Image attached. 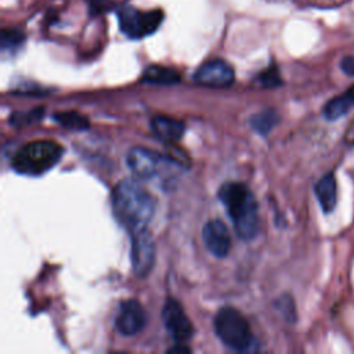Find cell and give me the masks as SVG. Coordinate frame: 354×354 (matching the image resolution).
Instances as JSON below:
<instances>
[{"label":"cell","mask_w":354,"mask_h":354,"mask_svg":"<svg viewBox=\"0 0 354 354\" xmlns=\"http://www.w3.org/2000/svg\"><path fill=\"white\" fill-rule=\"evenodd\" d=\"M145 319V311L137 300H124L116 313L115 326L122 335L133 336L144 328Z\"/></svg>","instance_id":"30bf717a"},{"label":"cell","mask_w":354,"mask_h":354,"mask_svg":"<svg viewBox=\"0 0 354 354\" xmlns=\"http://www.w3.org/2000/svg\"><path fill=\"white\" fill-rule=\"evenodd\" d=\"M151 129L153 134L165 142H174L180 140L184 133L183 122L163 115L151 119Z\"/></svg>","instance_id":"7c38bea8"},{"label":"cell","mask_w":354,"mask_h":354,"mask_svg":"<svg viewBox=\"0 0 354 354\" xmlns=\"http://www.w3.org/2000/svg\"><path fill=\"white\" fill-rule=\"evenodd\" d=\"M126 162L129 169L141 180L145 181H159L166 184V176H170L178 163L167 156L160 155L156 151L134 147L127 152Z\"/></svg>","instance_id":"277c9868"},{"label":"cell","mask_w":354,"mask_h":354,"mask_svg":"<svg viewBox=\"0 0 354 354\" xmlns=\"http://www.w3.org/2000/svg\"><path fill=\"white\" fill-rule=\"evenodd\" d=\"M62 147L50 140H36L22 145L12 156V169L25 176H40L58 163Z\"/></svg>","instance_id":"3957f363"},{"label":"cell","mask_w":354,"mask_h":354,"mask_svg":"<svg viewBox=\"0 0 354 354\" xmlns=\"http://www.w3.org/2000/svg\"><path fill=\"white\" fill-rule=\"evenodd\" d=\"M279 116L274 109L261 111L250 118V126L260 134H268L278 123Z\"/></svg>","instance_id":"2e32d148"},{"label":"cell","mask_w":354,"mask_h":354,"mask_svg":"<svg viewBox=\"0 0 354 354\" xmlns=\"http://www.w3.org/2000/svg\"><path fill=\"white\" fill-rule=\"evenodd\" d=\"M259 80L264 87H275V86L281 84V77H279L278 69L275 66H271V68L263 71L259 76Z\"/></svg>","instance_id":"ffe728a7"},{"label":"cell","mask_w":354,"mask_h":354,"mask_svg":"<svg viewBox=\"0 0 354 354\" xmlns=\"http://www.w3.org/2000/svg\"><path fill=\"white\" fill-rule=\"evenodd\" d=\"M54 119L68 127V129H77V130H83V129H87L88 127V120L77 113V112H61V113H55L54 115Z\"/></svg>","instance_id":"e0dca14e"},{"label":"cell","mask_w":354,"mask_h":354,"mask_svg":"<svg viewBox=\"0 0 354 354\" xmlns=\"http://www.w3.org/2000/svg\"><path fill=\"white\" fill-rule=\"evenodd\" d=\"M214 332L230 348L245 351L252 346L253 336L245 317L232 307H223L214 317Z\"/></svg>","instance_id":"5b68a950"},{"label":"cell","mask_w":354,"mask_h":354,"mask_svg":"<svg viewBox=\"0 0 354 354\" xmlns=\"http://www.w3.org/2000/svg\"><path fill=\"white\" fill-rule=\"evenodd\" d=\"M162 319L170 336L178 343L188 340L194 335V326L189 318L184 313L181 304L174 299H169L165 303Z\"/></svg>","instance_id":"ba28073f"},{"label":"cell","mask_w":354,"mask_h":354,"mask_svg":"<svg viewBox=\"0 0 354 354\" xmlns=\"http://www.w3.org/2000/svg\"><path fill=\"white\" fill-rule=\"evenodd\" d=\"M111 7V0H90V12L100 14Z\"/></svg>","instance_id":"44dd1931"},{"label":"cell","mask_w":354,"mask_h":354,"mask_svg":"<svg viewBox=\"0 0 354 354\" xmlns=\"http://www.w3.org/2000/svg\"><path fill=\"white\" fill-rule=\"evenodd\" d=\"M340 69L348 75V76H354V55H347L343 57L340 61Z\"/></svg>","instance_id":"7402d4cb"},{"label":"cell","mask_w":354,"mask_h":354,"mask_svg":"<svg viewBox=\"0 0 354 354\" xmlns=\"http://www.w3.org/2000/svg\"><path fill=\"white\" fill-rule=\"evenodd\" d=\"M234 69L224 59H210L202 64L194 73V80L202 86L227 87L234 83Z\"/></svg>","instance_id":"9c48e42d"},{"label":"cell","mask_w":354,"mask_h":354,"mask_svg":"<svg viewBox=\"0 0 354 354\" xmlns=\"http://www.w3.org/2000/svg\"><path fill=\"white\" fill-rule=\"evenodd\" d=\"M218 199L234 223L241 239H252L257 234V202L252 191L242 183H225L220 187Z\"/></svg>","instance_id":"7a4b0ae2"},{"label":"cell","mask_w":354,"mask_h":354,"mask_svg":"<svg viewBox=\"0 0 354 354\" xmlns=\"http://www.w3.org/2000/svg\"><path fill=\"white\" fill-rule=\"evenodd\" d=\"M202 239L207 250L216 257H225L231 249L230 231L220 220H212L205 224Z\"/></svg>","instance_id":"8fae6325"},{"label":"cell","mask_w":354,"mask_h":354,"mask_svg":"<svg viewBox=\"0 0 354 354\" xmlns=\"http://www.w3.org/2000/svg\"><path fill=\"white\" fill-rule=\"evenodd\" d=\"M277 308L282 313V315L285 317L286 321L289 322H295L296 319V310H295V304L290 296H282L278 299V301L275 303Z\"/></svg>","instance_id":"d6986e66"},{"label":"cell","mask_w":354,"mask_h":354,"mask_svg":"<svg viewBox=\"0 0 354 354\" xmlns=\"http://www.w3.org/2000/svg\"><path fill=\"white\" fill-rule=\"evenodd\" d=\"M353 106H354V84L350 88H347L343 94L329 100L325 104L322 113L328 120H336L344 116Z\"/></svg>","instance_id":"5bb4252c"},{"label":"cell","mask_w":354,"mask_h":354,"mask_svg":"<svg viewBox=\"0 0 354 354\" xmlns=\"http://www.w3.org/2000/svg\"><path fill=\"white\" fill-rule=\"evenodd\" d=\"M118 223L130 234L145 230L155 212V199L137 180L126 178L116 184L111 198Z\"/></svg>","instance_id":"6da1fadb"},{"label":"cell","mask_w":354,"mask_h":354,"mask_svg":"<svg viewBox=\"0 0 354 354\" xmlns=\"http://www.w3.org/2000/svg\"><path fill=\"white\" fill-rule=\"evenodd\" d=\"M25 41V35L18 29H3L1 32V48L14 50Z\"/></svg>","instance_id":"ac0fdd59"},{"label":"cell","mask_w":354,"mask_h":354,"mask_svg":"<svg viewBox=\"0 0 354 354\" xmlns=\"http://www.w3.org/2000/svg\"><path fill=\"white\" fill-rule=\"evenodd\" d=\"M314 191H315L317 199H318L322 210L325 213H330L335 209L336 201H337L336 180H335L333 174L328 173L324 177H321L318 180V183L315 184Z\"/></svg>","instance_id":"4fadbf2b"},{"label":"cell","mask_w":354,"mask_h":354,"mask_svg":"<svg viewBox=\"0 0 354 354\" xmlns=\"http://www.w3.org/2000/svg\"><path fill=\"white\" fill-rule=\"evenodd\" d=\"M165 14L162 10H138L133 6H123L118 10L120 30L130 39H141L152 35L162 24Z\"/></svg>","instance_id":"8992f818"},{"label":"cell","mask_w":354,"mask_h":354,"mask_svg":"<svg viewBox=\"0 0 354 354\" xmlns=\"http://www.w3.org/2000/svg\"><path fill=\"white\" fill-rule=\"evenodd\" d=\"M167 351H169V353H189L191 350H189V347L184 346V343H177V344H174L171 348H169Z\"/></svg>","instance_id":"603a6c76"},{"label":"cell","mask_w":354,"mask_h":354,"mask_svg":"<svg viewBox=\"0 0 354 354\" xmlns=\"http://www.w3.org/2000/svg\"><path fill=\"white\" fill-rule=\"evenodd\" d=\"M130 259L131 268L137 277H145L152 270L155 263V242L147 228L131 234Z\"/></svg>","instance_id":"52a82bcc"},{"label":"cell","mask_w":354,"mask_h":354,"mask_svg":"<svg viewBox=\"0 0 354 354\" xmlns=\"http://www.w3.org/2000/svg\"><path fill=\"white\" fill-rule=\"evenodd\" d=\"M142 80L151 84L169 86L180 82V73L173 68H167L162 65H149L142 73Z\"/></svg>","instance_id":"9a60e30c"}]
</instances>
